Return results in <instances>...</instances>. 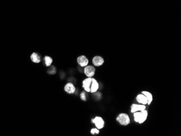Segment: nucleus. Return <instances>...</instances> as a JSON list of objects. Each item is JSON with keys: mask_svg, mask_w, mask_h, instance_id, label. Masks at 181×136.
I'll list each match as a JSON object with an SVG mask.
<instances>
[{"mask_svg": "<svg viewBox=\"0 0 181 136\" xmlns=\"http://www.w3.org/2000/svg\"><path fill=\"white\" fill-rule=\"evenodd\" d=\"M133 113L134 120L139 124H143L145 122L148 116V112L146 110L137 111Z\"/></svg>", "mask_w": 181, "mask_h": 136, "instance_id": "f257e3e1", "label": "nucleus"}, {"mask_svg": "<svg viewBox=\"0 0 181 136\" xmlns=\"http://www.w3.org/2000/svg\"><path fill=\"white\" fill-rule=\"evenodd\" d=\"M116 120L120 125L123 126H127L130 123L129 116L124 113L119 114L117 117Z\"/></svg>", "mask_w": 181, "mask_h": 136, "instance_id": "f03ea898", "label": "nucleus"}, {"mask_svg": "<svg viewBox=\"0 0 181 136\" xmlns=\"http://www.w3.org/2000/svg\"><path fill=\"white\" fill-rule=\"evenodd\" d=\"M92 121V123H94L95 125H96V128L99 130L101 129L104 127V120L101 117H100V116H96V117H95L94 119H93Z\"/></svg>", "mask_w": 181, "mask_h": 136, "instance_id": "7ed1b4c3", "label": "nucleus"}, {"mask_svg": "<svg viewBox=\"0 0 181 136\" xmlns=\"http://www.w3.org/2000/svg\"><path fill=\"white\" fill-rule=\"evenodd\" d=\"M92 77H88L82 81V87L86 92H90L91 86L92 82Z\"/></svg>", "mask_w": 181, "mask_h": 136, "instance_id": "20e7f679", "label": "nucleus"}, {"mask_svg": "<svg viewBox=\"0 0 181 136\" xmlns=\"http://www.w3.org/2000/svg\"><path fill=\"white\" fill-rule=\"evenodd\" d=\"M96 72L95 67L92 66H86L84 69V73L87 77H92Z\"/></svg>", "mask_w": 181, "mask_h": 136, "instance_id": "39448f33", "label": "nucleus"}, {"mask_svg": "<svg viewBox=\"0 0 181 136\" xmlns=\"http://www.w3.org/2000/svg\"><path fill=\"white\" fill-rule=\"evenodd\" d=\"M146 106L145 105H138L133 104L131 106V112L132 113H134L137 111H141L145 110Z\"/></svg>", "mask_w": 181, "mask_h": 136, "instance_id": "423d86ee", "label": "nucleus"}, {"mask_svg": "<svg viewBox=\"0 0 181 136\" xmlns=\"http://www.w3.org/2000/svg\"><path fill=\"white\" fill-rule=\"evenodd\" d=\"M77 62L81 67H85L87 66L89 64V60L85 56L81 55L77 58Z\"/></svg>", "mask_w": 181, "mask_h": 136, "instance_id": "0eeeda50", "label": "nucleus"}, {"mask_svg": "<svg viewBox=\"0 0 181 136\" xmlns=\"http://www.w3.org/2000/svg\"><path fill=\"white\" fill-rule=\"evenodd\" d=\"M92 63L95 66H100L104 63V60L101 56H96L92 59Z\"/></svg>", "mask_w": 181, "mask_h": 136, "instance_id": "6e6552de", "label": "nucleus"}, {"mask_svg": "<svg viewBox=\"0 0 181 136\" xmlns=\"http://www.w3.org/2000/svg\"><path fill=\"white\" fill-rule=\"evenodd\" d=\"M136 100L138 103L143 105H146L148 103V100L146 96L143 93L137 95L136 96Z\"/></svg>", "mask_w": 181, "mask_h": 136, "instance_id": "1a4fd4ad", "label": "nucleus"}, {"mask_svg": "<svg viewBox=\"0 0 181 136\" xmlns=\"http://www.w3.org/2000/svg\"><path fill=\"white\" fill-rule=\"evenodd\" d=\"M64 90L67 93L69 94H73L75 91V87L72 83L69 82L65 86Z\"/></svg>", "mask_w": 181, "mask_h": 136, "instance_id": "9d476101", "label": "nucleus"}, {"mask_svg": "<svg viewBox=\"0 0 181 136\" xmlns=\"http://www.w3.org/2000/svg\"><path fill=\"white\" fill-rule=\"evenodd\" d=\"M92 82L91 86L90 92L93 93L96 92L98 91L99 89V84L96 79L93 78V77H92Z\"/></svg>", "mask_w": 181, "mask_h": 136, "instance_id": "9b49d317", "label": "nucleus"}, {"mask_svg": "<svg viewBox=\"0 0 181 136\" xmlns=\"http://www.w3.org/2000/svg\"><path fill=\"white\" fill-rule=\"evenodd\" d=\"M31 59L33 62L39 63L41 61L40 56L36 53H33L31 56Z\"/></svg>", "mask_w": 181, "mask_h": 136, "instance_id": "f8f14e48", "label": "nucleus"}, {"mask_svg": "<svg viewBox=\"0 0 181 136\" xmlns=\"http://www.w3.org/2000/svg\"><path fill=\"white\" fill-rule=\"evenodd\" d=\"M141 93L144 94L146 96V98L148 100V104L150 105L151 103H152V100H153V96H152V94L151 93H150L149 92H148V91H143V92H141Z\"/></svg>", "mask_w": 181, "mask_h": 136, "instance_id": "ddd939ff", "label": "nucleus"}, {"mask_svg": "<svg viewBox=\"0 0 181 136\" xmlns=\"http://www.w3.org/2000/svg\"><path fill=\"white\" fill-rule=\"evenodd\" d=\"M45 62L46 65V66H50L51 65L53 62L52 58L49 56H46L45 57Z\"/></svg>", "mask_w": 181, "mask_h": 136, "instance_id": "4468645a", "label": "nucleus"}, {"mask_svg": "<svg viewBox=\"0 0 181 136\" xmlns=\"http://www.w3.org/2000/svg\"><path fill=\"white\" fill-rule=\"evenodd\" d=\"M91 133L92 134H99V129H98L97 128V129H91Z\"/></svg>", "mask_w": 181, "mask_h": 136, "instance_id": "2eb2a0df", "label": "nucleus"}, {"mask_svg": "<svg viewBox=\"0 0 181 136\" xmlns=\"http://www.w3.org/2000/svg\"><path fill=\"white\" fill-rule=\"evenodd\" d=\"M80 98L84 101L86 100V95H85V92H82L81 93V94H80Z\"/></svg>", "mask_w": 181, "mask_h": 136, "instance_id": "dca6fc26", "label": "nucleus"}]
</instances>
